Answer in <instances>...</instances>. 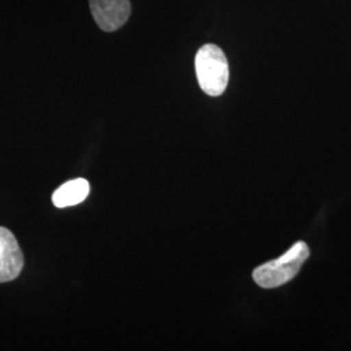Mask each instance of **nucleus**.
<instances>
[{
	"instance_id": "obj_1",
	"label": "nucleus",
	"mask_w": 351,
	"mask_h": 351,
	"mask_svg": "<svg viewBox=\"0 0 351 351\" xmlns=\"http://www.w3.org/2000/svg\"><path fill=\"white\" fill-rule=\"evenodd\" d=\"M308 256V246L303 241H298L282 256L255 268L252 277L261 288H278L300 272Z\"/></svg>"
},
{
	"instance_id": "obj_3",
	"label": "nucleus",
	"mask_w": 351,
	"mask_h": 351,
	"mask_svg": "<svg viewBox=\"0 0 351 351\" xmlns=\"http://www.w3.org/2000/svg\"><path fill=\"white\" fill-rule=\"evenodd\" d=\"M97 25L104 32H114L125 24L132 13L130 0H88Z\"/></svg>"
},
{
	"instance_id": "obj_4",
	"label": "nucleus",
	"mask_w": 351,
	"mask_h": 351,
	"mask_svg": "<svg viewBox=\"0 0 351 351\" xmlns=\"http://www.w3.org/2000/svg\"><path fill=\"white\" fill-rule=\"evenodd\" d=\"M24 267V255L17 239L7 228L0 226V282L17 278Z\"/></svg>"
},
{
	"instance_id": "obj_2",
	"label": "nucleus",
	"mask_w": 351,
	"mask_h": 351,
	"mask_svg": "<svg viewBox=\"0 0 351 351\" xmlns=\"http://www.w3.org/2000/svg\"><path fill=\"white\" fill-rule=\"evenodd\" d=\"M195 73L199 86L207 95H221L229 82L226 53L216 45H204L195 56Z\"/></svg>"
},
{
	"instance_id": "obj_5",
	"label": "nucleus",
	"mask_w": 351,
	"mask_h": 351,
	"mask_svg": "<svg viewBox=\"0 0 351 351\" xmlns=\"http://www.w3.org/2000/svg\"><path fill=\"white\" fill-rule=\"evenodd\" d=\"M90 184L85 178H75L65 182L52 194V203L58 208L72 207L88 198Z\"/></svg>"
}]
</instances>
